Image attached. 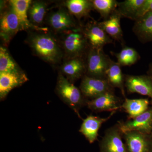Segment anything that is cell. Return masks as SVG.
Segmentation results:
<instances>
[{"instance_id":"18","label":"cell","mask_w":152,"mask_h":152,"mask_svg":"<svg viewBox=\"0 0 152 152\" xmlns=\"http://www.w3.org/2000/svg\"><path fill=\"white\" fill-rule=\"evenodd\" d=\"M121 18L116 10L108 19L104 20L103 21L99 22V24L109 37L124 45L123 33L121 25Z\"/></svg>"},{"instance_id":"10","label":"cell","mask_w":152,"mask_h":152,"mask_svg":"<svg viewBox=\"0 0 152 152\" xmlns=\"http://www.w3.org/2000/svg\"><path fill=\"white\" fill-rule=\"evenodd\" d=\"M123 101L115 94L114 91L108 92L94 99L87 100L86 106L92 111L100 113L113 112L121 109Z\"/></svg>"},{"instance_id":"2","label":"cell","mask_w":152,"mask_h":152,"mask_svg":"<svg viewBox=\"0 0 152 152\" xmlns=\"http://www.w3.org/2000/svg\"><path fill=\"white\" fill-rule=\"evenodd\" d=\"M56 92L60 99L81 118L79 110L83 106L86 105L88 100L84 97L80 88L60 73L57 79Z\"/></svg>"},{"instance_id":"6","label":"cell","mask_w":152,"mask_h":152,"mask_svg":"<svg viewBox=\"0 0 152 152\" xmlns=\"http://www.w3.org/2000/svg\"><path fill=\"white\" fill-rule=\"evenodd\" d=\"M123 137V133L118 124L109 128L100 142V152H127Z\"/></svg>"},{"instance_id":"19","label":"cell","mask_w":152,"mask_h":152,"mask_svg":"<svg viewBox=\"0 0 152 152\" xmlns=\"http://www.w3.org/2000/svg\"><path fill=\"white\" fill-rule=\"evenodd\" d=\"M132 30L141 42H152V12L135 21Z\"/></svg>"},{"instance_id":"15","label":"cell","mask_w":152,"mask_h":152,"mask_svg":"<svg viewBox=\"0 0 152 152\" xmlns=\"http://www.w3.org/2000/svg\"><path fill=\"white\" fill-rule=\"evenodd\" d=\"M84 57L68 59L61 67L62 75L71 83L83 78L86 73V61Z\"/></svg>"},{"instance_id":"28","label":"cell","mask_w":152,"mask_h":152,"mask_svg":"<svg viewBox=\"0 0 152 152\" xmlns=\"http://www.w3.org/2000/svg\"><path fill=\"white\" fill-rule=\"evenodd\" d=\"M152 12V0H145L137 15L136 20L144 16L147 14Z\"/></svg>"},{"instance_id":"24","label":"cell","mask_w":152,"mask_h":152,"mask_svg":"<svg viewBox=\"0 0 152 152\" xmlns=\"http://www.w3.org/2000/svg\"><path fill=\"white\" fill-rule=\"evenodd\" d=\"M145 0H126L118 2L117 10L122 18L135 21L137 15Z\"/></svg>"},{"instance_id":"9","label":"cell","mask_w":152,"mask_h":152,"mask_svg":"<svg viewBox=\"0 0 152 152\" xmlns=\"http://www.w3.org/2000/svg\"><path fill=\"white\" fill-rule=\"evenodd\" d=\"M127 152H152V134L132 131L123 134Z\"/></svg>"},{"instance_id":"8","label":"cell","mask_w":152,"mask_h":152,"mask_svg":"<svg viewBox=\"0 0 152 152\" xmlns=\"http://www.w3.org/2000/svg\"><path fill=\"white\" fill-rule=\"evenodd\" d=\"M123 134L137 131L144 134H152V105L143 113L133 119L118 123Z\"/></svg>"},{"instance_id":"13","label":"cell","mask_w":152,"mask_h":152,"mask_svg":"<svg viewBox=\"0 0 152 152\" xmlns=\"http://www.w3.org/2000/svg\"><path fill=\"white\" fill-rule=\"evenodd\" d=\"M84 33L90 48L103 49L106 45L113 43V39L101 28L99 22L93 21L83 27Z\"/></svg>"},{"instance_id":"7","label":"cell","mask_w":152,"mask_h":152,"mask_svg":"<svg viewBox=\"0 0 152 152\" xmlns=\"http://www.w3.org/2000/svg\"><path fill=\"white\" fill-rule=\"evenodd\" d=\"M24 29L21 22L9 4V9L2 13L0 22L1 37L8 43L14 36Z\"/></svg>"},{"instance_id":"11","label":"cell","mask_w":152,"mask_h":152,"mask_svg":"<svg viewBox=\"0 0 152 152\" xmlns=\"http://www.w3.org/2000/svg\"><path fill=\"white\" fill-rule=\"evenodd\" d=\"M48 23L53 31L59 33H65L78 26L73 16L67 10L63 8L50 13Z\"/></svg>"},{"instance_id":"29","label":"cell","mask_w":152,"mask_h":152,"mask_svg":"<svg viewBox=\"0 0 152 152\" xmlns=\"http://www.w3.org/2000/svg\"><path fill=\"white\" fill-rule=\"evenodd\" d=\"M147 75L149 76L152 80V63H151L149 65Z\"/></svg>"},{"instance_id":"4","label":"cell","mask_w":152,"mask_h":152,"mask_svg":"<svg viewBox=\"0 0 152 152\" xmlns=\"http://www.w3.org/2000/svg\"><path fill=\"white\" fill-rule=\"evenodd\" d=\"M86 75L100 79H107V71L112 60L105 53L103 49L90 48L86 55Z\"/></svg>"},{"instance_id":"23","label":"cell","mask_w":152,"mask_h":152,"mask_svg":"<svg viewBox=\"0 0 152 152\" xmlns=\"http://www.w3.org/2000/svg\"><path fill=\"white\" fill-rule=\"evenodd\" d=\"M48 5L43 1H32L30 4L28 15L31 23L37 28L43 23L46 14Z\"/></svg>"},{"instance_id":"16","label":"cell","mask_w":152,"mask_h":152,"mask_svg":"<svg viewBox=\"0 0 152 152\" xmlns=\"http://www.w3.org/2000/svg\"><path fill=\"white\" fill-rule=\"evenodd\" d=\"M116 111L111 112L110 115L105 118L96 116H88L83 120L79 132L81 133L90 144L93 143L97 140L98 132L102 125L108 121L115 113Z\"/></svg>"},{"instance_id":"22","label":"cell","mask_w":152,"mask_h":152,"mask_svg":"<svg viewBox=\"0 0 152 152\" xmlns=\"http://www.w3.org/2000/svg\"><path fill=\"white\" fill-rule=\"evenodd\" d=\"M106 75L107 80L110 85L114 88H118L124 97L126 98L124 75L123 74L119 64L112 60Z\"/></svg>"},{"instance_id":"27","label":"cell","mask_w":152,"mask_h":152,"mask_svg":"<svg viewBox=\"0 0 152 152\" xmlns=\"http://www.w3.org/2000/svg\"><path fill=\"white\" fill-rule=\"evenodd\" d=\"M22 71L4 47H0V73Z\"/></svg>"},{"instance_id":"20","label":"cell","mask_w":152,"mask_h":152,"mask_svg":"<svg viewBox=\"0 0 152 152\" xmlns=\"http://www.w3.org/2000/svg\"><path fill=\"white\" fill-rule=\"evenodd\" d=\"M148 99H129L125 98L121 109L128 114V120L133 119L143 113L149 108Z\"/></svg>"},{"instance_id":"1","label":"cell","mask_w":152,"mask_h":152,"mask_svg":"<svg viewBox=\"0 0 152 152\" xmlns=\"http://www.w3.org/2000/svg\"><path fill=\"white\" fill-rule=\"evenodd\" d=\"M28 42L36 56L47 62L56 64L62 59L61 47L56 38L46 31L32 34Z\"/></svg>"},{"instance_id":"12","label":"cell","mask_w":152,"mask_h":152,"mask_svg":"<svg viewBox=\"0 0 152 152\" xmlns=\"http://www.w3.org/2000/svg\"><path fill=\"white\" fill-rule=\"evenodd\" d=\"M125 87L129 94L137 93L151 99L152 105V80L148 75H124Z\"/></svg>"},{"instance_id":"26","label":"cell","mask_w":152,"mask_h":152,"mask_svg":"<svg viewBox=\"0 0 152 152\" xmlns=\"http://www.w3.org/2000/svg\"><path fill=\"white\" fill-rule=\"evenodd\" d=\"M93 9L99 13L104 20L108 19L118 8L116 0H91Z\"/></svg>"},{"instance_id":"25","label":"cell","mask_w":152,"mask_h":152,"mask_svg":"<svg viewBox=\"0 0 152 152\" xmlns=\"http://www.w3.org/2000/svg\"><path fill=\"white\" fill-rule=\"evenodd\" d=\"M113 54L117 59V62L121 66H130L134 64L140 58V56L137 51L134 48L127 46L124 45L123 48L119 53H114Z\"/></svg>"},{"instance_id":"21","label":"cell","mask_w":152,"mask_h":152,"mask_svg":"<svg viewBox=\"0 0 152 152\" xmlns=\"http://www.w3.org/2000/svg\"><path fill=\"white\" fill-rule=\"evenodd\" d=\"M64 5L70 13L79 20L89 15L94 10L91 0H68Z\"/></svg>"},{"instance_id":"14","label":"cell","mask_w":152,"mask_h":152,"mask_svg":"<svg viewBox=\"0 0 152 152\" xmlns=\"http://www.w3.org/2000/svg\"><path fill=\"white\" fill-rule=\"evenodd\" d=\"M28 80L23 71L0 73V99L3 100L12 90Z\"/></svg>"},{"instance_id":"5","label":"cell","mask_w":152,"mask_h":152,"mask_svg":"<svg viewBox=\"0 0 152 152\" xmlns=\"http://www.w3.org/2000/svg\"><path fill=\"white\" fill-rule=\"evenodd\" d=\"M80 89L86 99H94L102 95L114 91L107 79H100L85 75L82 78Z\"/></svg>"},{"instance_id":"3","label":"cell","mask_w":152,"mask_h":152,"mask_svg":"<svg viewBox=\"0 0 152 152\" xmlns=\"http://www.w3.org/2000/svg\"><path fill=\"white\" fill-rule=\"evenodd\" d=\"M64 34L62 47L67 59L86 56L90 46L83 27L77 26Z\"/></svg>"},{"instance_id":"17","label":"cell","mask_w":152,"mask_h":152,"mask_svg":"<svg viewBox=\"0 0 152 152\" xmlns=\"http://www.w3.org/2000/svg\"><path fill=\"white\" fill-rule=\"evenodd\" d=\"M31 2V0H11L9 4L21 22L24 29H35L39 31H47L46 28L36 27L30 22L28 12Z\"/></svg>"}]
</instances>
